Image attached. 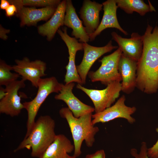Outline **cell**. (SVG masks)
I'll return each instance as SVG.
<instances>
[{
  "instance_id": "52a82bcc",
  "label": "cell",
  "mask_w": 158,
  "mask_h": 158,
  "mask_svg": "<svg viewBox=\"0 0 158 158\" xmlns=\"http://www.w3.org/2000/svg\"><path fill=\"white\" fill-rule=\"evenodd\" d=\"M125 97L123 95L113 105L101 112L92 114L93 124L105 123L119 118H124L130 124H133L135 122V119L132 115L135 112L136 108L127 106L125 104Z\"/></svg>"
},
{
  "instance_id": "e0dca14e",
  "label": "cell",
  "mask_w": 158,
  "mask_h": 158,
  "mask_svg": "<svg viewBox=\"0 0 158 158\" xmlns=\"http://www.w3.org/2000/svg\"><path fill=\"white\" fill-rule=\"evenodd\" d=\"M57 7L49 6L40 8L34 7H17L18 12L16 15L20 19V25H35L41 20H45L51 17Z\"/></svg>"
},
{
  "instance_id": "9a60e30c",
  "label": "cell",
  "mask_w": 158,
  "mask_h": 158,
  "mask_svg": "<svg viewBox=\"0 0 158 158\" xmlns=\"http://www.w3.org/2000/svg\"><path fill=\"white\" fill-rule=\"evenodd\" d=\"M102 4L104 10L102 19L96 30L89 36L90 41H93L103 30L109 28H115L124 35H128L127 32L121 27L118 21L116 11L118 7L116 0H108Z\"/></svg>"
},
{
  "instance_id": "7402d4cb",
  "label": "cell",
  "mask_w": 158,
  "mask_h": 158,
  "mask_svg": "<svg viewBox=\"0 0 158 158\" xmlns=\"http://www.w3.org/2000/svg\"><path fill=\"white\" fill-rule=\"evenodd\" d=\"M12 66L6 64L4 61L0 62V85L5 86L17 80L20 75L17 73H12Z\"/></svg>"
},
{
  "instance_id": "5b68a950",
  "label": "cell",
  "mask_w": 158,
  "mask_h": 158,
  "mask_svg": "<svg viewBox=\"0 0 158 158\" xmlns=\"http://www.w3.org/2000/svg\"><path fill=\"white\" fill-rule=\"evenodd\" d=\"M122 52L118 47L112 54L104 56L99 61L101 63L99 68L95 71L89 72L88 75L92 82L99 81L107 85L114 81H122L118 70L119 61Z\"/></svg>"
},
{
  "instance_id": "7a4b0ae2",
  "label": "cell",
  "mask_w": 158,
  "mask_h": 158,
  "mask_svg": "<svg viewBox=\"0 0 158 158\" xmlns=\"http://www.w3.org/2000/svg\"><path fill=\"white\" fill-rule=\"evenodd\" d=\"M55 121L50 116H40L30 134L24 138L14 152L24 148L31 149V156L39 158L55 138Z\"/></svg>"
},
{
  "instance_id": "8fae6325",
  "label": "cell",
  "mask_w": 158,
  "mask_h": 158,
  "mask_svg": "<svg viewBox=\"0 0 158 158\" xmlns=\"http://www.w3.org/2000/svg\"><path fill=\"white\" fill-rule=\"evenodd\" d=\"M83 44V56L80 64L76 66V69L83 84L85 83L87 75L95 62L104 54L118 48V47L113 45L111 40L102 47L92 46L87 43Z\"/></svg>"
},
{
  "instance_id": "2e32d148",
  "label": "cell",
  "mask_w": 158,
  "mask_h": 158,
  "mask_svg": "<svg viewBox=\"0 0 158 158\" xmlns=\"http://www.w3.org/2000/svg\"><path fill=\"white\" fill-rule=\"evenodd\" d=\"M102 7V4L95 1L85 0L83 1L79 13L89 36L93 33L99 25V13Z\"/></svg>"
},
{
  "instance_id": "603a6c76",
  "label": "cell",
  "mask_w": 158,
  "mask_h": 158,
  "mask_svg": "<svg viewBox=\"0 0 158 158\" xmlns=\"http://www.w3.org/2000/svg\"><path fill=\"white\" fill-rule=\"evenodd\" d=\"M59 0H11L12 4L19 6H52L57 7L61 3Z\"/></svg>"
},
{
  "instance_id": "7c38bea8",
  "label": "cell",
  "mask_w": 158,
  "mask_h": 158,
  "mask_svg": "<svg viewBox=\"0 0 158 158\" xmlns=\"http://www.w3.org/2000/svg\"><path fill=\"white\" fill-rule=\"evenodd\" d=\"M75 85L74 82L68 84H62L60 92L54 97L55 99L63 101L76 118L95 111L94 108L85 104L78 99L73 93L72 90Z\"/></svg>"
},
{
  "instance_id": "ba28073f",
  "label": "cell",
  "mask_w": 158,
  "mask_h": 158,
  "mask_svg": "<svg viewBox=\"0 0 158 158\" xmlns=\"http://www.w3.org/2000/svg\"><path fill=\"white\" fill-rule=\"evenodd\" d=\"M57 32L66 44L69 55L68 63L66 67V71L64 81L66 84L75 82L82 85L83 84L75 66V58L77 52L83 50V43L79 42L75 37L69 36L66 27L62 28V30L59 29Z\"/></svg>"
},
{
  "instance_id": "4fadbf2b",
  "label": "cell",
  "mask_w": 158,
  "mask_h": 158,
  "mask_svg": "<svg viewBox=\"0 0 158 158\" xmlns=\"http://www.w3.org/2000/svg\"><path fill=\"white\" fill-rule=\"evenodd\" d=\"M137 62L122 53L119 61L118 70L122 78L121 90L127 94L136 87Z\"/></svg>"
},
{
  "instance_id": "5bb4252c",
  "label": "cell",
  "mask_w": 158,
  "mask_h": 158,
  "mask_svg": "<svg viewBox=\"0 0 158 158\" xmlns=\"http://www.w3.org/2000/svg\"><path fill=\"white\" fill-rule=\"evenodd\" d=\"M112 39L118 44L122 52L126 56L137 62L142 52L143 42L142 36L133 32L130 38H123L115 32L111 33Z\"/></svg>"
},
{
  "instance_id": "f546056e",
  "label": "cell",
  "mask_w": 158,
  "mask_h": 158,
  "mask_svg": "<svg viewBox=\"0 0 158 158\" xmlns=\"http://www.w3.org/2000/svg\"><path fill=\"white\" fill-rule=\"evenodd\" d=\"M7 92L5 88H4L2 86L0 87V100L4 98L7 95Z\"/></svg>"
},
{
  "instance_id": "30bf717a",
  "label": "cell",
  "mask_w": 158,
  "mask_h": 158,
  "mask_svg": "<svg viewBox=\"0 0 158 158\" xmlns=\"http://www.w3.org/2000/svg\"><path fill=\"white\" fill-rule=\"evenodd\" d=\"M24 80H17L6 86L7 94L0 101V113L11 117L18 116L24 109L18 91L25 86Z\"/></svg>"
},
{
  "instance_id": "8992f818",
  "label": "cell",
  "mask_w": 158,
  "mask_h": 158,
  "mask_svg": "<svg viewBox=\"0 0 158 158\" xmlns=\"http://www.w3.org/2000/svg\"><path fill=\"white\" fill-rule=\"evenodd\" d=\"M76 87L84 92L91 99L94 106L95 113L102 111L110 107L119 97L121 90L120 82L114 81L101 90L89 89L78 84Z\"/></svg>"
},
{
  "instance_id": "d6986e66",
  "label": "cell",
  "mask_w": 158,
  "mask_h": 158,
  "mask_svg": "<svg viewBox=\"0 0 158 158\" xmlns=\"http://www.w3.org/2000/svg\"><path fill=\"white\" fill-rule=\"evenodd\" d=\"M66 4V0L61 1L50 19L38 28L39 33L46 36L49 41L52 39L59 27L64 25Z\"/></svg>"
},
{
  "instance_id": "ac0fdd59",
  "label": "cell",
  "mask_w": 158,
  "mask_h": 158,
  "mask_svg": "<svg viewBox=\"0 0 158 158\" xmlns=\"http://www.w3.org/2000/svg\"><path fill=\"white\" fill-rule=\"evenodd\" d=\"M66 14L64 24L72 29L71 35L79 42L87 43L90 40L89 35L86 32L82 21L78 18L71 0H66Z\"/></svg>"
},
{
  "instance_id": "484cf974",
  "label": "cell",
  "mask_w": 158,
  "mask_h": 158,
  "mask_svg": "<svg viewBox=\"0 0 158 158\" xmlns=\"http://www.w3.org/2000/svg\"><path fill=\"white\" fill-rule=\"evenodd\" d=\"M85 158H106V154L104 150H99L95 153L86 155Z\"/></svg>"
},
{
  "instance_id": "9c48e42d",
  "label": "cell",
  "mask_w": 158,
  "mask_h": 158,
  "mask_svg": "<svg viewBox=\"0 0 158 158\" xmlns=\"http://www.w3.org/2000/svg\"><path fill=\"white\" fill-rule=\"evenodd\" d=\"M15 61L16 64L12 66V70L21 76L22 79L29 81L33 86L37 88L39 80L46 75V63L39 60L30 61L25 57Z\"/></svg>"
},
{
  "instance_id": "ffe728a7",
  "label": "cell",
  "mask_w": 158,
  "mask_h": 158,
  "mask_svg": "<svg viewBox=\"0 0 158 158\" xmlns=\"http://www.w3.org/2000/svg\"><path fill=\"white\" fill-rule=\"evenodd\" d=\"M71 141L63 134L56 135L55 139L39 158H64L74 150Z\"/></svg>"
},
{
  "instance_id": "4316f807",
  "label": "cell",
  "mask_w": 158,
  "mask_h": 158,
  "mask_svg": "<svg viewBox=\"0 0 158 158\" xmlns=\"http://www.w3.org/2000/svg\"><path fill=\"white\" fill-rule=\"evenodd\" d=\"M5 10L6 15V16L8 17L16 14L18 12V9L13 4H11Z\"/></svg>"
},
{
  "instance_id": "277c9868",
  "label": "cell",
  "mask_w": 158,
  "mask_h": 158,
  "mask_svg": "<svg viewBox=\"0 0 158 158\" xmlns=\"http://www.w3.org/2000/svg\"><path fill=\"white\" fill-rule=\"evenodd\" d=\"M61 86L62 84L55 77L41 78L38 83L36 96L31 101L23 103L24 109L28 113L27 131L24 138L28 136L32 130L35 122V117L42 104L51 94L59 93L61 90Z\"/></svg>"
},
{
  "instance_id": "cb8c5ba5",
  "label": "cell",
  "mask_w": 158,
  "mask_h": 158,
  "mask_svg": "<svg viewBox=\"0 0 158 158\" xmlns=\"http://www.w3.org/2000/svg\"><path fill=\"white\" fill-rule=\"evenodd\" d=\"M148 148L146 142H143L141 143L140 150L138 152L136 148L130 149V155L134 158H151L149 157L147 153Z\"/></svg>"
},
{
  "instance_id": "6da1fadb",
  "label": "cell",
  "mask_w": 158,
  "mask_h": 158,
  "mask_svg": "<svg viewBox=\"0 0 158 158\" xmlns=\"http://www.w3.org/2000/svg\"><path fill=\"white\" fill-rule=\"evenodd\" d=\"M142 37V52L137 62L136 87L151 94L158 89V25L153 28L148 24Z\"/></svg>"
},
{
  "instance_id": "44dd1931",
  "label": "cell",
  "mask_w": 158,
  "mask_h": 158,
  "mask_svg": "<svg viewBox=\"0 0 158 158\" xmlns=\"http://www.w3.org/2000/svg\"><path fill=\"white\" fill-rule=\"evenodd\" d=\"M118 8L126 13L132 14L135 12L141 16L149 12L155 11L154 8L150 1L147 4L142 0H116Z\"/></svg>"
},
{
  "instance_id": "83f0119b",
  "label": "cell",
  "mask_w": 158,
  "mask_h": 158,
  "mask_svg": "<svg viewBox=\"0 0 158 158\" xmlns=\"http://www.w3.org/2000/svg\"><path fill=\"white\" fill-rule=\"evenodd\" d=\"M9 30L4 29L0 25V37L1 38L4 40L7 39L8 36L6 34L9 33Z\"/></svg>"
},
{
  "instance_id": "f1b7e54d",
  "label": "cell",
  "mask_w": 158,
  "mask_h": 158,
  "mask_svg": "<svg viewBox=\"0 0 158 158\" xmlns=\"http://www.w3.org/2000/svg\"><path fill=\"white\" fill-rule=\"evenodd\" d=\"M10 4L8 1L1 0L0 5V8L2 9L6 10L10 6Z\"/></svg>"
},
{
  "instance_id": "4dcf8cb0",
  "label": "cell",
  "mask_w": 158,
  "mask_h": 158,
  "mask_svg": "<svg viewBox=\"0 0 158 158\" xmlns=\"http://www.w3.org/2000/svg\"><path fill=\"white\" fill-rule=\"evenodd\" d=\"M64 158H77L73 155L71 156L68 154H66Z\"/></svg>"
},
{
  "instance_id": "3957f363",
  "label": "cell",
  "mask_w": 158,
  "mask_h": 158,
  "mask_svg": "<svg viewBox=\"0 0 158 158\" xmlns=\"http://www.w3.org/2000/svg\"><path fill=\"white\" fill-rule=\"evenodd\" d=\"M59 114L61 117L66 119L69 125L73 142V155L77 158L81 154L83 141L87 147L92 146L95 141V136L99 129L92 123V113L77 118L73 116L68 107H63L59 110Z\"/></svg>"
},
{
  "instance_id": "d4e9b609",
  "label": "cell",
  "mask_w": 158,
  "mask_h": 158,
  "mask_svg": "<svg viewBox=\"0 0 158 158\" xmlns=\"http://www.w3.org/2000/svg\"><path fill=\"white\" fill-rule=\"evenodd\" d=\"M156 131L158 133V128H156ZM148 156L151 158H158V139L152 146L148 148L147 151Z\"/></svg>"
},
{
  "instance_id": "1f68e13d",
  "label": "cell",
  "mask_w": 158,
  "mask_h": 158,
  "mask_svg": "<svg viewBox=\"0 0 158 158\" xmlns=\"http://www.w3.org/2000/svg\"><path fill=\"white\" fill-rule=\"evenodd\" d=\"M116 158H120L119 157H116Z\"/></svg>"
}]
</instances>
